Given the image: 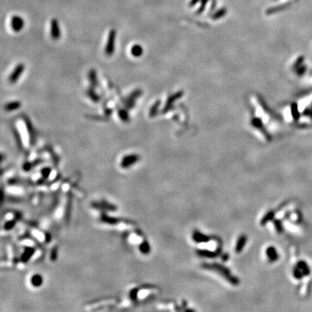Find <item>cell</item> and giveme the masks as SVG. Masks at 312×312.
<instances>
[{"label":"cell","instance_id":"1","mask_svg":"<svg viewBox=\"0 0 312 312\" xmlns=\"http://www.w3.org/2000/svg\"><path fill=\"white\" fill-rule=\"evenodd\" d=\"M293 278L296 280H306L311 278L312 267L305 259H301L293 267Z\"/></svg>","mask_w":312,"mask_h":312},{"label":"cell","instance_id":"2","mask_svg":"<svg viewBox=\"0 0 312 312\" xmlns=\"http://www.w3.org/2000/svg\"><path fill=\"white\" fill-rule=\"evenodd\" d=\"M116 39H117V31L114 29H111L109 32L104 50L105 53L108 57H111L114 53Z\"/></svg>","mask_w":312,"mask_h":312},{"label":"cell","instance_id":"3","mask_svg":"<svg viewBox=\"0 0 312 312\" xmlns=\"http://www.w3.org/2000/svg\"><path fill=\"white\" fill-rule=\"evenodd\" d=\"M22 119L26 124L27 132L28 133L29 139H30V145H34L37 141V131L33 125L30 119L26 115H22Z\"/></svg>","mask_w":312,"mask_h":312},{"label":"cell","instance_id":"4","mask_svg":"<svg viewBox=\"0 0 312 312\" xmlns=\"http://www.w3.org/2000/svg\"><path fill=\"white\" fill-rule=\"evenodd\" d=\"M142 94V91L140 89H135L134 91H132L124 101V105L125 108H127L128 110L134 108L135 106L136 101L138 98H140Z\"/></svg>","mask_w":312,"mask_h":312},{"label":"cell","instance_id":"5","mask_svg":"<svg viewBox=\"0 0 312 312\" xmlns=\"http://www.w3.org/2000/svg\"><path fill=\"white\" fill-rule=\"evenodd\" d=\"M25 68L26 67H25L24 64L20 63L18 65H16L13 71L10 73L9 77H8V81L10 84H15L19 80L22 74L25 71Z\"/></svg>","mask_w":312,"mask_h":312},{"label":"cell","instance_id":"6","mask_svg":"<svg viewBox=\"0 0 312 312\" xmlns=\"http://www.w3.org/2000/svg\"><path fill=\"white\" fill-rule=\"evenodd\" d=\"M24 20L20 16L14 15L10 20V26L14 32L18 33L21 31L24 28Z\"/></svg>","mask_w":312,"mask_h":312},{"label":"cell","instance_id":"7","mask_svg":"<svg viewBox=\"0 0 312 312\" xmlns=\"http://www.w3.org/2000/svg\"><path fill=\"white\" fill-rule=\"evenodd\" d=\"M50 35L51 38L53 40L57 41L59 40L61 38V34L60 27H59V22L56 19H53L51 20L50 23Z\"/></svg>","mask_w":312,"mask_h":312},{"label":"cell","instance_id":"8","mask_svg":"<svg viewBox=\"0 0 312 312\" xmlns=\"http://www.w3.org/2000/svg\"><path fill=\"white\" fill-rule=\"evenodd\" d=\"M139 158L140 157L136 154L128 155V156L124 157L122 160H121V166L124 167V168H127V167L131 166L133 164H135V163L139 160Z\"/></svg>","mask_w":312,"mask_h":312},{"label":"cell","instance_id":"9","mask_svg":"<svg viewBox=\"0 0 312 312\" xmlns=\"http://www.w3.org/2000/svg\"><path fill=\"white\" fill-rule=\"evenodd\" d=\"M88 78L89 80V82H90V86L92 87V88H98L99 85L98 82V75H97V72L95 69H91L90 71L88 72Z\"/></svg>","mask_w":312,"mask_h":312},{"label":"cell","instance_id":"10","mask_svg":"<svg viewBox=\"0 0 312 312\" xmlns=\"http://www.w3.org/2000/svg\"><path fill=\"white\" fill-rule=\"evenodd\" d=\"M94 88H92V87L89 86V88L87 89L86 90V96L88 97L93 102L95 103H99L101 100V97L99 94L97 93L95 90Z\"/></svg>","mask_w":312,"mask_h":312},{"label":"cell","instance_id":"11","mask_svg":"<svg viewBox=\"0 0 312 312\" xmlns=\"http://www.w3.org/2000/svg\"><path fill=\"white\" fill-rule=\"evenodd\" d=\"M22 103L20 101H10L5 105V110L7 112H12L21 108Z\"/></svg>","mask_w":312,"mask_h":312},{"label":"cell","instance_id":"12","mask_svg":"<svg viewBox=\"0 0 312 312\" xmlns=\"http://www.w3.org/2000/svg\"><path fill=\"white\" fill-rule=\"evenodd\" d=\"M128 109L127 108H117V113L118 116H119V119H121L123 122L124 123H128L130 121V117L129 112H128Z\"/></svg>","mask_w":312,"mask_h":312},{"label":"cell","instance_id":"13","mask_svg":"<svg viewBox=\"0 0 312 312\" xmlns=\"http://www.w3.org/2000/svg\"><path fill=\"white\" fill-rule=\"evenodd\" d=\"M130 53L134 57H140L143 53V49L141 45L135 44L130 49Z\"/></svg>","mask_w":312,"mask_h":312},{"label":"cell","instance_id":"14","mask_svg":"<svg viewBox=\"0 0 312 312\" xmlns=\"http://www.w3.org/2000/svg\"><path fill=\"white\" fill-rule=\"evenodd\" d=\"M290 5V3H287V4H285V5H280L279 7H273V8H270V9H269L267 10V13H274V12H276L277 11H278V10H282L284 9V8H286L287 6Z\"/></svg>","mask_w":312,"mask_h":312},{"label":"cell","instance_id":"15","mask_svg":"<svg viewBox=\"0 0 312 312\" xmlns=\"http://www.w3.org/2000/svg\"><path fill=\"white\" fill-rule=\"evenodd\" d=\"M158 106H159V103H155L153 106H152V108L150 109V117H154V115L156 114L157 111H158Z\"/></svg>","mask_w":312,"mask_h":312},{"label":"cell","instance_id":"16","mask_svg":"<svg viewBox=\"0 0 312 312\" xmlns=\"http://www.w3.org/2000/svg\"><path fill=\"white\" fill-rule=\"evenodd\" d=\"M226 13V10L225 9H222L220 10H218V12H216L215 14H214L213 15V18L214 19H217V18H220V17H222V16H223Z\"/></svg>","mask_w":312,"mask_h":312},{"label":"cell","instance_id":"17","mask_svg":"<svg viewBox=\"0 0 312 312\" xmlns=\"http://www.w3.org/2000/svg\"><path fill=\"white\" fill-rule=\"evenodd\" d=\"M103 112H104L106 117H111V114L113 113V109L111 108H109V107L105 106L104 109H103Z\"/></svg>","mask_w":312,"mask_h":312},{"label":"cell","instance_id":"18","mask_svg":"<svg viewBox=\"0 0 312 312\" xmlns=\"http://www.w3.org/2000/svg\"><path fill=\"white\" fill-rule=\"evenodd\" d=\"M200 1H201V5H200V7H199V12H202V10H204V7H205L206 4L207 3V2L209 1V0H200Z\"/></svg>","mask_w":312,"mask_h":312},{"label":"cell","instance_id":"19","mask_svg":"<svg viewBox=\"0 0 312 312\" xmlns=\"http://www.w3.org/2000/svg\"><path fill=\"white\" fill-rule=\"evenodd\" d=\"M200 1V0H191V2H190L189 3V7H194L196 4H197Z\"/></svg>","mask_w":312,"mask_h":312}]
</instances>
